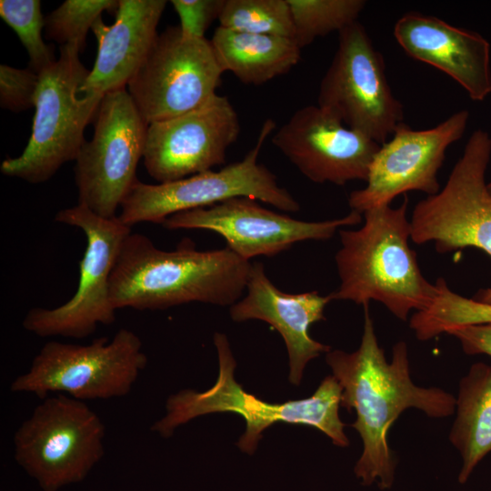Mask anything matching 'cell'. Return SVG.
I'll use <instances>...</instances> for the list:
<instances>
[{
  "instance_id": "cell-1",
  "label": "cell",
  "mask_w": 491,
  "mask_h": 491,
  "mask_svg": "<svg viewBox=\"0 0 491 491\" xmlns=\"http://www.w3.org/2000/svg\"><path fill=\"white\" fill-rule=\"evenodd\" d=\"M365 321L358 348L351 353L329 351L326 361L342 386L340 406L354 409L351 425L359 434L363 451L354 472L361 485L389 489L395 481L396 459L388 446L387 433L398 416L416 408L429 417L443 418L455 413L456 398L437 387H421L410 376L407 346H393L387 361L378 344L369 304L364 305Z\"/></svg>"
},
{
  "instance_id": "cell-2",
  "label": "cell",
  "mask_w": 491,
  "mask_h": 491,
  "mask_svg": "<svg viewBox=\"0 0 491 491\" xmlns=\"http://www.w3.org/2000/svg\"><path fill=\"white\" fill-rule=\"evenodd\" d=\"M251 266L227 247L201 251L184 238L166 251L131 233L111 276V301L116 310H163L192 302L231 306L246 289Z\"/></svg>"
},
{
  "instance_id": "cell-3",
  "label": "cell",
  "mask_w": 491,
  "mask_h": 491,
  "mask_svg": "<svg viewBox=\"0 0 491 491\" xmlns=\"http://www.w3.org/2000/svg\"><path fill=\"white\" fill-rule=\"evenodd\" d=\"M408 197L396 208L383 205L366 211L357 230L340 229L341 248L336 255L340 279L330 294L333 300L367 305L383 304L406 321L412 310L426 309L438 295V285L422 275L416 254L410 248Z\"/></svg>"
},
{
  "instance_id": "cell-4",
  "label": "cell",
  "mask_w": 491,
  "mask_h": 491,
  "mask_svg": "<svg viewBox=\"0 0 491 491\" xmlns=\"http://www.w3.org/2000/svg\"><path fill=\"white\" fill-rule=\"evenodd\" d=\"M214 344L219 364L216 382L203 392L184 389L171 395L165 415L154 423L152 431L169 437L178 426L197 416L231 412L246 421V431L236 445L250 455L256 449L262 432L277 422L310 426L325 433L337 446L349 445L338 413L342 386L334 376L325 377L308 398L269 403L247 393L235 380L236 363L226 336L215 333Z\"/></svg>"
},
{
  "instance_id": "cell-5",
  "label": "cell",
  "mask_w": 491,
  "mask_h": 491,
  "mask_svg": "<svg viewBox=\"0 0 491 491\" xmlns=\"http://www.w3.org/2000/svg\"><path fill=\"white\" fill-rule=\"evenodd\" d=\"M80 52L75 45H60L58 58L38 74L30 138L20 155L2 162V174L39 184L76 159L85 127L95 120L104 96L80 90L90 73Z\"/></svg>"
},
{
  "instance_id": "cell-6",
  "label": "cell",
  "mask_w": 491,
  "mask_h": 491,
  "mask_svg": "<svg viewBox=\"0 0 491 491\" xmlns=\"http://www.w3.org/2000/svg\"><path fill=\"white\" fill-rule=\"evenodd\" d=\"M147 364L140 337L119 329L88 345L50 341L35 355L27 371L10 384L13 393L45 399L50 393L77 400H106L130 393Z\"/></svg>"
},
{
  "instance_id": "cell-7",
  "label": "cell",
  "mask_w": 491,
  "mask_h": 491,
  "mask_svg": "<svg viewBox=\"0 0 491 491\" xmlns=\"http://www.w3.org/2000/svg\"><path fill=\"white\" fill-rule=\"evenodd\" d=\"M105 427L84 401L46 397L14 435L15 460L43 491L85 479L105 454Z\"/></svg>"
},
{
  "instance_id": "cell-8",
  "label": "cell",
  "mask_w": 491,
  "mask_h": 491,
  "mask_svg": "<svg viewBox=\"0 0 491 491\" xmlns=\"http://www.w3.org/2000/svg\"><path fill=\"white\" fill-rule=\"evenodd\" d=\"M275 128V121L266 119L255 145L245 157L217 171L212 169L155 185L137 180L123 201L117 217L130 227L145 222L163 224L176 213L235 197H249L286 212H297L298 202L279 185L276 176L258 162L263 145Z\"/></svg>"
},
{
  "instance_id": "cell-9",
  "label": "cell",
  "mask_w": 491,
  "mask_h": 491,
  "mask_svg": "<svg viewBox=\"0 0 491 491\" xmlns=\"http://www.w3.org/2000/svg\"><path fill=\"white\" fill-rule=\"evenodd\" d=\"M490 156L489 134L474 131L443 189L416 205L413 242H432L439 253L476 247L491 257V195L486 183ZM471 299L491 306V287L479 289Z\"/></svg>"
},
{
  "instance_id": "cell-10",
  "label": "cell",
  "mask_w": 491,
  "mask_h": 491,
  "mask_svg": "<svg viewBox=\"0 0 491 491\" xmlns=\"http://www.w3.org/2000/svg\"><path fill=\"white\" fill-rule=\"evenodd\" d=\"M60 224L83 231L86 247L79 262L75 293L55 308L35 307L27 312L23 327L38 336L84 338L98 325H111L116 309L110 296V280L123 244L132 233L117 216H100L85 205L60 210L55 216Z\"/></svg>"
},
{
  "instance_id": "cell-11",
  "label": "cell",
  "mask_w": 491,
  "mask_h": 491,
  "mask_svg": "<svg viewBox=\"0 0 491 491\" xmlns=\"http://www.w3.org/2000/svg\"><path fill=\"white\" fill-rule=\"evenodd\" d=\"M317 105L379 145L404 122L403 105L389 85L384 57L358 21L338 33Z\"/></svg>"
},
{
  "instance_id": "cell-12",
  "label": "cell",
  "mask_w": 491,
  "mask_h": 491,
  "mask_svg": "<svg viewBox=\"0 0 491 491\" xmlns=\"http://www.w3.org/2000/svg\"><path fill=\"white\" fill-rule=\"evenodd\" d=\"M148 124L126 88L105 94L95 118L91 140L85 141L74 172L78 204L113 218L132 189L144 155Z\"/></svg>"
},
{
  "instance_id": "cell-13",
  "label": "cell",
  "mask_w": 491,
  "mask_h": 491,
  "mask_svg": "<svg viewBox=\"0 0 491 491\" xmlns=\"http://www.w3.org/2000/svg\"><path fill=\"white\" fill-rule=\"evenodd\" d=\"M224 73L210 40L169 26L126 89L149 125L187 113L216 95Z\"/></svg>"
},
{
  "instance_id": "cell-14",
  "label": "cell",
  "mask_w": 491,
  "mask_h": 491,
  "mask_svg": "<svg viewBox=\"0 0 491 491\" xmlns=\"http://www.w3.org/2000/svg\"><path fill=\"white\" fill-rule=\"evenodd\" d=\"M362 214L351 210L344 217L301 221L262 206L249 197H235L210 206L176 213L162 225L168 230L202 229L217 233L241 258L273 256L306 240H327L344 226L357 225Z\"/></svg>"
},
{
  "instance_id": "cell-15",
  "label": "cell",
  "mask_w": 491,
  "mask_h": 491,
  "mask_svg": "<svg viewBox=\"0 0 491 491\" xmlns=\"http://www.w3.org/2000/svg\"><path fill=\"white\" fill-rule=\"evenodd\" d=\"M468 118L469 112L460 110L428 129L415 130L404 122L399 124L392 138L380 145L366 185L350 193L351 210L364 214L373 207L390 205L395 197L408 191L437 194V173L446 152L463 136Z\"/></svg>"
},
{
  "instance_id": "cell-16",
  "label": "cell",
  "mask_w": 491,
  "mask_h": 491,
  "mask_svg": "<svg viewBox=\"0 0 491 491\" xmlns=\"http://www.w3.org/2000/svg\"><path fill=\"white\" fill-rule=\"evenodd\" d=\"M239 134L237 112L226 96L216 94L187 113L148 125L145 167L158 183L212 170L225 163Z\"/></svg>"
},
{
  "instance_id": "cell-17",
  "label": "cell",
  "mask_w": 491,
  "mask_h": 491,
  "mask_svg": "<svg viewBox=\"0 0 491 491\" xmlns=\"http://www.w3.org/2000/svg\"><path fill=\"white\" fill-rule=\"evenodd\" d=\"M272 143L308 180L336 185L366 182L380 147L318 105L296 110L273 135Z\"/></svg>"
},
{
  "instance_id": "cell-18",
  "label": "cell",
  "mask_w": 491,
  "mask_h": 491,
  "mask_svg": "<svg viewBox=\"0 0 491 491\" xmlns=\"http://www.w3.org/2000/svg\"><path fill=\"white\" fill-rule=\"evenodd\" d=\"M393 34L409 56L449 75L472 100L491 94L490 44L477 32L410 11L397 19Z\"/></svg>"
},
{
  "instance_id": "cell-19",
  "label": "cell",
  "mask_w": 491,
  "mask_h": 491,
  "mask_svg": "<svg viewBox=\"0 0 491 491\" xmlns=\"http://www.w3.org/2000/svg\"><path fill=\"white\" fill-rule=\"evenodd\" d=\"M246 290V296L230 306L231 318L235 322L262 320L277 330L288 354V379L300 385L306 364L331 350L309 335L312 324L326 319L325 308L333 300L330 294L283 292L268 278L261 262L252 264Z\"/></svg>"
},
{
  "instance_id": "cell-20",
  "label": "cell",
  "mask_w": 491,
  "mask_h": 491,
  "mask_svg": "<svg viewBox=\"0 0 491 491\" xmlns=\"http://www.w3.org/2000/svg\"><path fill=\"white\" fill-rule=\"evenodd\" d=\"M165 0H120L111 25L102 17L93 25L98 47L93 68L80 90L105 95L126 88L157 36Z\"/></svg>"
},
{
  "instance_id": "cell-21",
  "label": "cell",
  "mask_w": 491,
  "mask_h": 491,
  "mask_svg": "<svg viewBox=\"0 0 491 491\" xmlns=\"http://www.w3.org/2000/svg\"><path fill=\"white\" fill-rule=\"evenodd\" d=\"M224 72L245 85H260L288 73L300 60L295 39L231 30L218 25L211 38Z\"/></svg>"
},
{
  "instance_id": "cell-22",
  "label": "cell",
  "mask_w": 491,
  "mask_h": 491,
  "mask_svg": "<svg viewBox=\"0 0 491 491\" xmlns=\"http://www.w3.org/2000/svg\"><path fill=\"white\" fill-rule=\"evenodd\" d=\"M455 411L449 440L462 458L457 481L466 484L491 452L490 365L478 362L471 366L460 380Z\"/></svg>"
},
{
  "instance_id": "cell-23",
  "label": "cell",
  "mask_w": 491,
  "mask_h": 491,
  "mask_svg": "<svg viewBox=\"0 0 491 491\" xmlns=\"http://www.w3.org/2000/svg\"><path fill=\"white\" fill-rule=\"evenodd\" d=\"M295 25V40L302 49L317 37L338 33L357 21L364 0H287Z\"/></svg>"
},
{
  "instance_id": "cell-24",
  "label": "cell",
  "mask_w": 491,
  "mask_h": 491,
  "mask_svg": "<svg viewBox=\"0 0 491 491\" xmlns=\"http://www.w3.org/2000/svg\"><path fill=\"white\" fill-rule=\"evenodd\" d=\"M218 21L235 31L295 39L287 0H225Z\"/></svg>"
},
{
  "instance_id": "cell-25",
  "label": "cell",
  "mask_w": 491,
  "mask_h": 491,
  "mask_svg": "<svg viewBox=\"0 0 491 491\" xmlns=\"http://www.w3.org/2000/svg\"><path fill=\"white\" fill-rule=\"evenodd\" d=\"M115 0H66L45 17L48 39L60 45H75L80 51L85 46L87 33L101 18L104 11H115Z\"/></svg>"
},
{
  "instance_id": "cell-26",
  "label": "cell",
  "mask_w": 491,
  "mask_h": 491,
  "mask_svg": "<svg viewBox=\"0 0 491 491\" xmlns=\"http://www.w3.org/2000/svg\"><path fill=\"white\" fill-rule=\"evenodd\" d=\"M0 16L26 50L32 70L39 74L56 60L42 36L45 17L39 0H1Z\"/></svg>"
},
{
  "instance_id": "cell-27",
  "label": "cell",
  "mask_w": 491,
  "mask_h": 491,
  "mask_svg": "<svg viewBox=\"0 0 491 491\" xmlns=\"http://www.w3.org/2000/svg\"><path fill=\"white\" fill-rule=\"evenodd\" d=\"M39 75L31 68L0 65V105L19 113L35 107Z\"/></svg>"
},
{
  "instance_id": "cell-28",
  "label": "cell",
  "mask_w": 491,
  "mask_h": 491,
  "mask_svg": "<svg viewBox=\"0 0 491 491\" xmlns=\"http://www.w3.org/2000/svg\"><path fill=\"white\" fill-rule=\"evenodd\" d=\"M225 0H172L179 20L182 33L205 37V33L218 19Z\"/></svg>"
},
{
  "instance_id": "cell-29",
  "label": "cell",
  "mask_w": 491,
  "mask_h": 491,
  "mask_svg": "<svg viewBox=\"0 0 491 491\" xmlns=\"http://www.w3.org/2000/svg\"><path fill=\"white\" fill-rule=\"evenodd\" d=\"M446 333L459 340L466 354H484L491 357V321L456 326Z\"/></svg>"
},
{
  "instance_id": "cell-30",
  "label": "cell",
  "mask_w": 491,
  "mask_h": 491,
  "mask_svg": "<svg viewBox=\"0 0 491 491\" xmlns=\"http://www.w3.org/2000/svg\"><path fill=\"white\" fill-rule=\"evenodd\" d=\"M474 314L476 320L479 323L491 321V306L477 304Z\"/></svg>"
},
{
  "instance_id": "cell-31",
  "label": "cell",
  "mask_w": 491,
  "mask_h": 491,
  "mask_svg": "<svg viewBox=\"0 0 491 491\" xmlns=\"http://www.w3.org/2000/svg\"><path fill=\"white\" fill-rule=\"evenodd\" d=\"M487 190L489 194L491 195V182L487 184Z\"/></svg>"
}]
</instances>
